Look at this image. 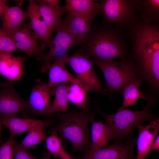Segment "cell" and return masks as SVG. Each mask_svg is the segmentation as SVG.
Instances as JSON below:
<instances>
[{
	"instance_id": "cell-28",
	"label": "cell",
	"mask_w": 159,
	"mask_h": 159,
	"mask_svg": "<svg viewBox=\"0 0 159 159\" xmlns=\"http://www.w3.org/2000/svg\"><path fill=\"white\" fill-rule=\"evenodd\" d=\"M17 49L14 40L0 27V55L3 54H11Z\"/></svg>"
},
{
	"instance_id": "cell-30",
	"label": "cell",
	"mask_w": 159,
	"mask_h": 159,
	"mask_svg": "<svg viewBox=\"0 0 159 159\" xmlns=\"http://www.w3.org/2000/svg\"><path fill=\"white\" fill-rule=\"evenodd\" d=\"M14 159H39L32 155L27 151V149L15 143L14 147Z\"/></svg>"
},
{
	"instance_id": "cell-14",
	"label": "cell",
	"mask_w": 159,
	"mask_h": 159,
	"mask_svg": "<svg viewBox=\"0 0 159 159\" xmlns=\"http://www.w3.org/2000/svg\"><path fill=\"white\" fill-rule=\"evenodd\" d=\"M139 134L137 139L138 154L136 159H145L158 132L159 118L145 126L138 127Z\"/></svg>"
},
{
	"instance_id": "cell-17",
	"label": "cell",
	"mask_w": 159,
	"mask_h": 159,
	"mask_svg": "<svg viewBox=\"0 0 159 159\" xmlns=\"http://www.w3.org/2000/svg\"><path fill=\"white\" fill-rule=\"evenodd\" d=\"M25 57H14L11 54L0 55V74L7 78L9 82L19 80L24 74L23 64Z\"/></svg>"
},
{
	"instance_id": "cell-2",
	"label": "cell",
	"mask_w": 159,
	"mask_h": 159,
	"mask_svg": "<svg viewBox=\"0 0 159 159\" xmlns=\"http://www.w3.org/2000/svg\"><path fill=\"white\" fill-rule=\"evenodd\" d=\"M145 107L138 111L130 109L117 111L115 113L108 114L102 112L98 104L95 110L104 118L112 139L121 141L130 138L132 132L144 122H151L158 118L153 113L152 107L157 102L153 96L146 95Z\"/></svg>"
},
{
	"instance_id": "cell-23",
	"label": "cell",
	"mask_w": 159,
	"mask_h": 159,
	"mask_svg": "<svg viewBox=\"0 0 159 159\" xmlns=\"http://www.w3.org/2000/svg\"><path fill=\"white\" fill-rule=\"evenodd\" d=\"M91 145L90 150H95L104 147L108 144L112 139L109 130L102 121L97 122L94 120L91 123Z\"/></svg>"
},
{
	"instance_id": "cell-11",
	"label": "cell",
	"mask_w": 159,
	"mask_h": 159,
	"mask_svg": "<svg viewBox=\"0 0 159 159\" xmlns=\"http://www.w3.org/2000/svg\"><path fill=\"white\" fill-rule=\"evenodd\" d=\"M69 55L66 54L55 59L48 67L49 71V81L47 83L51 88L54 85L64 82L77 84L85 90L87 92L90 90L81 83L71 74L67 69V59Z\"/></svg>"
},
{
	"instance_id": "cell-26",
	"label": "cell",
	"mask_w": 159,
	"mask_h": 159,
	"mask_svg": "<svg viewBox=\"0 0 159 159\" xmlns=\"http://www.w3.org/2000/svg\"><path fill=\"white\" fill-rule=\"evenodd\" d=\"M87 91L79 85L70 83L68 91L69 101L82 110L88 105L87 104Z\"/></svg>"
},
{
	"instance_id": "cell-4",
	"label": "cell",
	"mask_w": 159,
	"mask_h": 159,
	"mask_svg": "<svg viewBox=\"0 0 159 159\" xmlns=\"http://www.w3.org/2000/svg\"><path fill=\"white\" fill-rule=\"evenodd\" d=\"M90 60L92 64H95L100 69L103 74L107 88L105 93L111 94L116 91L121 92L130 82L137 79L141 80L130 59H122L118 62Z\"/></svg>"
},
{
	"instance_id": "cell-27",
	"label": "cell",
	"mask_w": 159,
	"mask_h": 159,
	"mask_svg": "<svg viewBox=\"0 0 159 159\" xmlns=\"http://www.w3.org/2000/svg\"><path fill=\"white\" fill-rule=\"evenodd\" d=\"M45 140L48 153L56 158H59V153L64 149L62 144L61 138L58 136L57 132L55 131L53 132Z\"/></svg>"
},
{
	"instance_id": "cell-6",
	"label": "cell",
	"mask_w": 159,
	"mask_h": 159,
	"mask_svg": "<svg viewBox=\"0 0 159 159\" xmlns=\"http://www.w3.org/2000/svg\"><path fill=\"white\" fill-rule=\"evenodd\" d=\"M67 63L73 69L76 78L81 83L96 93H105V90L103 88L88 57L77 51L73 55L69 56Z\"/></svg>"
},
{
	"instance_id": "cell-22",
	"label": "cell",
	"mask_w": 159,
	"mask_h": 159,
	"mask_svg": "<svg viewBox=\"0 0 159 159\" xmlns=\"http://www.w3.org/2000/svg\"><path fill=\"white\" fill-rule=\"evenodd\" d=\"M40 13L47 27L49 40L51 42L53 32L62 22V15L42 0H36Z\"/></svg>"
},
{
	"instance_id": "cell-33",
	"label": "cell",
	"mask_w": 159,
	"mask_h": 159,
	"mask_svg": "<svg viewBox=\"0 0 159 159\" xmlns=\"http://www.w3.org/2000/svg\"><path fill=\"white\" fill-rule=\"evenodd\" d=\"M159 135L154 140L150 148V150H155L159 149Z\"/></svg>"
},
{
	"instance_id": "cell-25",
	"label": "cell",
	"mask_w": 159,
	"mask_h": 159,
	"mask_svg": "<svg viewBox=\"0 0 159 159\" xmlns=\"http://www.w3.org/2000/svg\"><path fill=\"white\" fill-rule=\"evenodd\" d=\"M48 125L47 121L42 120L29 132V134L20 145L27 149L45 140L46 137L44 133V128Z\"/></svg>"
},
{
	"instance_id": "cell-36",
	"label": "cell",
	"mask_w": 159,
	"mask_h": 159,
	"mask_svg": "<svg viewBox=\"0 0 159 159\" xmlns=\"http://www.w3.org/2000/svg\"><path fill=\"white\" fill-rule=\"evenodd\" d=\"M2 124L1 122V121H0V143H1L2 142L1 140V130H2Z\"/></svg>"
},
{
	"instance_id": "cell-5",
	"label": "cell",
	"mask_w": 159,
	"mask_h": 159,
	"mask_svg": "<svg viewBox=\"0 0 159 159\" xmlns=\"http://www.w3.org/2000/svg\"><path fill=\"white\" fill-rule=\"evenodd\" d=\"M100 13L103 24L115 26L125 32L139 21L138 0L100 1Z\"/></svg>"
},
{
	"instance_id": "cell-21",
	"label": "cell",
	"mask_w": 159,
	"mask_h": 159,
	"mask_svg": "<svg viewBox=\"0 0 159 159\" xmlns=\"http://www.w3.org/2000/svg\"><path fill=\"white\" fill-rule=\"evenodd\" d=\"M42 120L19 118L14 115L2 118L1 121L10 130V136L14 137L18 133L29 132Z\"/></svg>"
},
{
	"instance_id": "cell-31",
	"label": "cell",
	"mask_w": 159,
	"mask_h": 159,
	"mask_svg": "<svg viewBox=\"0 0 159 159\" xmlns=\"http://www.w3.org/2000/svg\"><path fill=\"white\" fill-rule=\"evenodd\" d=\"M51 7L56 10L62 16L67 12L64 6H61L60 1L57 0H43Z\"/></svg>"
},
{
	"instance_id": "cell-10",
	"label": "cell",
	"mask_w": 159,
	"mask_h": 159,
	"mask_svg": "<svg viewBox=\"0 0 159 159\" xmlns=\"http://www.w3.org/2000/svg\"><path fill=\"white\" fill-rule=\"evenodd\" d=\"M29 24L24 23L14 34L13 39L18 48L29 57L36 56L39 60L43 54L38 46V39Z\"/></svg>"
},
{
	"instance_id": "cell-16",
	"label": "cell",
	"mask_w": 159,
	"mask_h": 159,
	"mask_svg": "<svg viewBox=\"0 0 159 159\" xmlns=\"http://www.w3.org/2000/svg\"><path fill=\"white\" fill-rule=\"evenodd\" d=\"M29 5L27 7L28 13L30 19L29 24L31 29L33 30L38 40L44 43L40 48L41 52L47 47H49L50 42L49 40L46 25L40 13L38 4L35 0H29Z\"/></svg>"
},
{
	"instance_id": "cell-13",
	"label": "cell",
	"mask_w": 159,
	"mask_h": 159,
	"mask_svg": "<svg viewBox=\"0 0 159 159\" xmlns=\"http://www.w3.org/2000/svg\"><path fill=\"white\" fill-rule=\"evenodd\" d=\"M95 18L68 13L62 21L81 45L92 28Z\"/></svg>"
},
{
	"instance_id": "cell-9",
	"label": "cell",
	"mask_w": 159,
	"mask_h": 159,
	"mask_svg": "<svg viewBox=\"0 0 159 159\" xmlns=\"http://www.w3.org/2000/svg\"><path fill=\"white\" fill-rule=\"evenodd\" d=\"M29 109L28 101L16 91L13 82H8L0 90V116L2 118Z\"/></svg>"
},
{
	"instance_id": "cell-32",
	"label": "cell",
	"mask_w": 159,
	"mask_h": 159,
	"mask_svg": "<svg viewBox=\"0 0 159 159\" xmlns=\"http://www.w3.org/2000/svg\"><path fill=\"white\" fill-rule=\"evenodd\" d=\"M59 156L60 159H73L71 155L64 149L60 152Z\"/></svg>"
},
{
	"instance_id": "cell-37",
	"label": "cell",
	"mask_w": 159,
	"mask_h": 159,
	"mask_svg": "<svg viewBox=\"0 0 159 159\" xmlns=\"http://www.w3.org/2000/svg\"><path fill=\"white\" fill-rule=\"evenodd\" d=\"M7 82H0V85L3 87L6 84Z\"/></svg>"
},
{
	"instance_id": "cell-20",
	"label": "cell",
	"mask_w": 159,
	"mask_h": 159,
	"mask_svg": "<svg viewBox=\"0 0 159 159\" xmlns=\"http://www.w3.org/2000/svg\"><path fill=\"white\" fill-rule=\"evenodd\" d=\"M137 12L140 21L159 25V0H138Z\"/></svg>"
},
{
	"instance_id": "cell-35",
	"label": "cell",
	"mask_w": 159,
	"mask_h": 159,
	"mask_svg": "<svg viewBox=\"0 0 159 159\" xmlns=\"http://www.w3.org/2000/svg\"><path fill=\"white\" fill-rule=\"evenodd\" d=\"M51 155L48 152L45 153L43 156L39 159H50Z\"/></svg>"
},
{
	"instance_id": "cell-8",
	"label": "cell",
	"mask_w": 159,
	"mask_h": 159,
	"mask_svg": "<svg viewBox=\"0 0 159 159\" xmlns=\"http://www.w3.org/2000/svg\"><path fill=\"white\" fill-rule=\"evenodd\" d=\"M136 138L127 139L125 143L116 140L114 143L95 150H90L80 159H136L133 153Z\"/></svg>"
},
{
	"instance_id": "cell-19",
	"label": "cell",
	"mask_w": 159,
	"mask_h": 159,
	"mask_svg": "<svg viewBox=\"0 0 159 159\" xmlns=\"http://www.w3.org/2000/svg\"><path fill=\"white\" fill-rule=\"evenodd\" d=\"M70 83L57 84L51 88V93L54 96L48 115L56 112H66L68 109V91Z\"/></svg>"
},
{
	"instance_id": "cell-7",
	"label": "cell",
	"mask_w": 159,
	"mask_h": 159,
	"mask_svg": "<svg viewBox=\"0 0 159 159\" xmlns=\"http://www.w3.org/2000/svg\"><path fill=\"white\" fill-rule=\"evenodd\" d=\"M56 30L57 34L50 43L49 52L47 54H43L39 60L43 62L41 69L42 73L47 70L48 67L53 60L67 54V50L71 47L79 45L62 21Z\"/></svg>"
},
{
	"instance_id": "cell-38",
	"label": "cell",
	"mask_w": 159,
	"mask_h": 159,
	"mask_svg": "<svg viewBox=\"0 0 159 159\" xmlns=\"http://www.w3.org/2000/svg\"><path fill=\"white\" fill-rule=\"evenodd\" d=\"M77 159H79V158H77Z\"/></svg>"
},
{
	"instance_id": "cell-24",
	"label": "cell",
	"mask_w": 159,
	"mask_h": 159,
	"mask_svg": "<svg viewBox=\"0 0 159 159\" xmlns=\"http://www.w3.org/2000/svg\"><path fill=\"white\" fill-rule=\"evenodd\" d=\"M142 82L140 79H135L130 82L124 86L120 92L123 95V102L117 111L133 105L139 98L145 100L146 95L143 92L138 89Z\"/></svg>"
},
{
	"instance_id": "cell-34",
	"label": "cell",
	"mask_w": 159,
	"mask_h": 159,
	"mask_svg": "<svg viewBox=\"0 0 159 159\" xmlns=\"http://www.w3.org/2000/svg\"><path fill=\"white\" fill-rule=\"evenodd\" d=\"M6 2V0H0V16L3 13L7 6Z\"/></svg>"
},
{
	"instance_id": "cell-3",
	"label": "cell",
	"mask_w": 159,
	"mask_h": 159,
	"mask_svg": "<svg viewBox=\"0 0 159 159\" xmlns=\"http://www.w3.org/2000/svg\"><path fill=\"white\" fill-rule=\"evenodd\" d=\"M94 118V113L88 105L81 111L64 113L60 116L56 132L63 139L70 142L73 152L85 153L91 148L88 125Z\"/></svg>"
},
{
	"instance_id": "cell-1",
	"label": "cell",
	"mask_w": 159,
	"mask_h": 159,
	"mask_svg": "<svg viewBox=\"0 0 159 159\" xmlns=\"http://www.w3.org/2000/svg\"><path fill=\"white\" fill-rule=\"evenodd\" d=\"M123 30L112 25H96L92 28L77 51L90 59L100 60L128 58L129 54Z\"/></svg>"
},
{
	"instance_id": "cell-18",
	"label": "cell",
	"mask_w": 159,
	"mask_h": 159,
	"mask_svg": "<svg viewBox=\"0 0 159 159\" xmlns=\"http://www.w3.org/2000/svg\"><path fill=\"white\" fill-rule=\"evenodd\" d=\"M94 0H66L64 6L68 13L95 18L100 13V4Z\"/></svg>"
},
{
	"instance_id": "cell-15",
	"label": "cell",
	"mask_w": 159,
	"mask_h": 159,
	"mask_svg": "<svg viewBox=\"0 0 159 159\" xmlns=\"http://www.w3.org/2000/svg\"><path fill=\"white\" fill-rule=\"evenodd\" d=\"M0 16L2 21V29L12 39L24 21L29 18L27 12L22 10L19 6H7Z\"/></svg>"
},
{
	"instance_id": "cell-29",
	"label": "cell",
	"mask_w": 159,
	"mask_h": 159,
	"mask_svg": "<svg viewBox=\"0 0 159 159\" xmlns=\"http://www.w3.org/2000/svg\"><path fill=\"white\" fill-rule=\"evenodd\" d=\"M15 142L14 137L10 136L5 143L0 145V159H13Z\"/></svg>"
},
{
	"instance_id": "cell-12",
	"label": "cell",
	"mask_w": 159,
	"mask_h": 159,
	"mask_svg": "<svg viewBox=\"0 0 159 159\" xmlns=\"http://www.w3.org/2000/svg\"><path fill=\"white\" fill-rule=\"evenodd\" d=\"M32 88L28 102L29 109L38 115H48L51 106V87L38 81Z\"/></svg>"
}]
</instances>
